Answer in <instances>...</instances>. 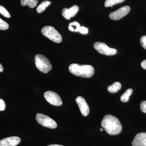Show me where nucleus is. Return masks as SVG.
Listing matches in <instances>:
<instances>
[{"label":"nucleus","mask_w":146,"mask_h":146,"mask_svg":"<svg viewBox=\"0 0 146 146\" xmlns=\"http://www.w3.org/2000/svg\"><path fill=\"white\" fill-rule=\"evenodd\" d=\"M103 128L110 135H116L121 133L122 127L119 120L115 116L107 115L104 117L101 122Z\"/></svg>","instance_id":"nucleus-1"},{"label":"nucleus","mask_w":146,"mask_h":146,"mask_svg":"<svg viewBox=\"0 0 146 146\" xmlns=\"http://www.w3.org/2000/svg\"><path fill=\"white\" fill-rule=\"evenodd\" d=\"M69 70L74 75L85 78L91 77L95 72L94 67L91 65H80L75 63L71 64Z\"/></svg>","instance_id":"nucleus-2"},{"label":"nucleus","mask_w":146,"mask_h":146,"mask_svg":"<svg viewBox=\"0 0 146 146\" xmlns=\"http://www.w3.org/2000/svg\"><path fill=\"white\" fill-rule=\"evenodd\" d=\"M35 60L36 68L42 73L47 74L52 69V65L50 60L43 55L36 54Z\"/></svg>","instance_id":"nucleus-3"},{"label":"nucleus","mask_w":146,"mask_h":146,"mask_svg":"<svg viewBox=\"0 0 146 146\" xmlns=\"http://www.w3.org/2000/svg\"><path fill=\"white\" fill-rule=\"evenodd\" d=\"M41 32L44 36L52 42L56 43H60L62 42V36L53 27L50 26L44 27Z\"/></svg>","instance_id":"nucleus-4"},{"label":"nucleus","mask_w":146,"mask_h":146,"mask_svg":"<svg viewBox=\"0 0 146 146\" xmlns=\"http://www.w3.org/2000/svg\"><path fill=\"white\" fill-rule=\"evenodd\" d=\"M36 119L39 124L45 127L51 129H55L57 127L56 123L47 115L37 113L36 115Z\"/></svg>","instance_id":"nucleus-5"},{"label":"nucleus","mask_w":146,"mask_h":146,"mask_svg":"<svg viewBox=\"0 0 146 146\" xmlns=\"http://www.w3.org/2000/svg\"><path fill=\"white\" fill-rule=\"evenodd\" d=\"M94 47L97 51L101 54L107 56H112L116 54L117 50L110 48L106 44L101 42H97L94 44Z\"/></svg>","instance_id":"nucleus-6"},{"label":"nucleus","mask_w":146,"mask_h":146,"mask_svg":"<svg viewBox=\"0 0 146 146\" xmlns=\"http://www.w3.org/2000/svg\"><path fill=\"white\" fill-rule=\"evenodd\" d=\"M44 97L47 101L52 105L60 106L63 103L59 95L53 91H46L44 94Z\"/></svg>","instance_id":"nucleus-7"},{"label":"nucleus","mask_w":146,"mask_h":146,"mask_svg":"<svg viewBox=\"0 0 146 146\" xmlns=\"http://www.w3.org/2000/svg\"><path fill=\"white\" fill-rule=\"evenodd\" d=\"M130 10V7L129 6H125L110 13L109 15L110 18L114 21H117L127 15Z\"/></svg>","instance_id":"nucleus-8"},{"label":"nucleus","mask_w":146,"mask_h":146,"mask_svg":"<svg viewBox=\"0 0 146 146\" xmlns=\"http://www.w3.org/2000/svg\"><path fill=\"white\" fill-rule=\"evenodd\" d=\"M75 100L82 115L84 117L88 116L90 112V109L85 99L82 97L78 96Z\"/></svg>","instance_id":"nucleus-9"},{"label":"nucleus","mask_w":146,"mask_h":146,"mask_svg":"<svg viewBox=\"0 0 146 146\" xmlns=\"http://www.w3.org/2000/svg\"><path fill=\"white\" fill-rule=\"evenodd\" d=\"M21 139L17 136H11L1 140L0 146H16L20 143Z\"/></svg>","instance_id":"nucleus-10"},{"label":"nucleus","mask_w":146,"mask_h":146,"mask_svg":"<svg viewBox=\"0 0 146 146\" xmlns=\"http://www.w3.org/2000/svg\"><path fill=\"white\" fill-rule=\"evenodd\" d=\"M79 7L77 5H74L70 9L64 8L62 11V15L65 19L69 20L76 16Z\"/></svg>","instance_id":"nucleus-11"},{"label":"nucleus","mask_w":146,"mask_h":146,"mask_svg":"<svg viewBox=\"0 0 146 146\" xmlns=\"http://www.w3.org/2000/svg\"><path fill=\"white\" fill-rule=\"evenodd\" d=\"M132 146H146V133L141 132L135 136L132 142Z\"/></svg>","instance_id":"nucleus-12"},{"label":"nucleus","mask_w":146,"mask_h":146,"mask_svg":"<svg viewBox=\"0 0 146 146\" xmlns=\"http://www.w3.org/2000/svg\"><path fill=\"white\" fill-rule=\"evenodd\" d=\"M121 87V84L119 82H116L112 84V85L108 86V90L110 93L115 94L117 92Z\"/></svg>","instance_id":"nucleus-13"},{"label":"nucleus","mask_w":146,"mask_h":146,"mask_svg":"<svg viewBox=\"0 0 146 146\" xmlns=\"http://www.w3.org/2000/svg\"><path fill=\"white\" fill-rule=\"evenodd\" d=\"M38 0H21V5L22 6H28L31 8H33L38 4Z\"/></svg>","instance_id":"nucleus-14"},{"label":"nucleus","mask_w":146,"mask_h":146,"mask_svg":"<svg viewBox=\"0 0 146 146\" xmlns=\"http://www.w3.org/2000/svg\"><path fill=\"white\" fill-rule=\"evenodd\" d=\"M51 4V2L48 1H45L40 3L36 8V11L38 13H42L44 12L47 7Z\"/></svg>","instance_id":"nucleus-15"},{"label":"nucleus","mask_w":146,"mask_h":146,"mask_svg":"<svg viewBox=\"0 0 146 146\" xmlns=\"http://www.w3.org/2000/svg\"><path fill=\"white\" fill-rule=\"evenodd\" d=\"M133 92V90L131 89H129L125 91L124 93L121 96L120 100L123 102H126L129 100V97Z\"/></svg>","instance_id":"nucleus-16"},{"label":"nucleus","mask_w":146,"mask_h":146,"mask_svg":"<svg viewBox=\"0 0 146 146\" xmlns=\"http://www.w3.org/2000/svg\"><path fill=\"white\" fill-rule=\"evenodd\" d=\"M80 27L79 23L75 21L69 24L68 29L71 31L77 32L79 31Z\"/></svg>","instance_id":"nucleus-17"},{"label":"nucleus","mask_w":146,"mask_h":146,"mask_svg":"<svg viewBox=\"0 0 146 146\" xmlns=\"http://www.w3.org/2000/svg\"><path fill=\"white\" fill-rule=\"evenodd\" d=\"M125 0H106L105 2V7H111L115 5L123 3Z\"/></svg>","instance_id":"nucleus-18"},{"label":"nucleus","mask_w":146,"mask_h":146,"mask_svg":"<svg viewBox=\"0 0 146 146\" xmlns=\"http://www.w3.org/2000/svg\"><path fill=\"white\" fill-rule=\"evenodd\" d=\"M0 13L7 18H10V14L6 9L2 6L0 5Z\"/></svg>","instance_id":"nucleus-19"},{"label":"nucleus","mask_w":146,"mask_h":146,"mask_svg":"<svg viewBox=\"0 0 146 146\" xmlns=\"http://www.w3.org/2000/svg\"><path fill=\"white\" fill-rule=\"evenodd\" d=\"M9 25L8 23L0 18V30L5 31L8 29Z\"/></svg>","instance_id":"nucleus-20"},{"label":"nucleus","mask_w":146,"mask_h":146,"mask_svg":"<svg viewBox=\"0 0 146 146\" xmlns=\"http://www.w3.org/2000/svg\"><path fill=\"white\" fill-rule=\"evenodd\" d=\"M140 43L141 46L146 50V35L142 36L140 39Z\"/></svg>","instance_id":"nucleus-21"},{"label":"nucleus","mask_w":146,"mask_h":146,"mask_svg":"<svg viewBox=\"0 0 146 146\" xmlns=\"http://www.w3.org/2000/svg\"><path fill=\"white\" fill-rule=\"evenodd\" d=\"M88 31H89L88 29L87 28L83 26L80 27L79 30V32H80V33L84 35L88 34Z\"/></svg>","instance_id":"nucleus-22"},{"label":"nucleus","mask_w":146,"mask_h":146,"mask_svg":"<svg viewBox=\"0 0 146 146\" xmlns=\"http://www.w3.org/2000/svg\"><path fill=\"white\" fill-rule=\"evenodd\" d=\"M141 111L144 113H146V101L142 102L140 105Z\"/></svg>","instance_id":"nucleus-23"},{"label":"nucleus","mask_w":146,"mask_h":146,"mask_svg":"<svg viewBox=\"0 0 146 146\" xmlns=\"http://www.w3.org/2000/svg\"><path fill=\"white\" fill-rule=\"evenodd\" d=\"M6 104L4 101L0 99V111H3L5 109Z\"/></svg>","instance_id":"nucleus-24"},{"label":"nucleus","mask_w":146,"mask_h":146,"mask_svg":"<svg viewBox=\"0 0 146 146\" xmlns=\"http://www.w3.org/2000/svg\"><path fill=\"white\" fill-rule=\"evenodd\" d=\"M141 67L144 69L146 70V59L143 60L141 63Z\"/></svg>","instance_id":"nucleus-25"},{"label":"nucleus","mask_w":146,"mask_h":146,"mask_svg":"<svg viewBox=\"0 0 146 146\" xmlns=\"http://www.w3.org/2000/svg\"><path fill=\"white\" fill-rule=\"evenodd\" d=\"M4 70L1 64L0 63V72H2Z\"/></svg>","instance_id":"nucleus-26"},{"label":"nucleus","mask_w":146,"mask_h":146,"mask_svg":"<svg viewBox=\"0 0 146 146\" xmlns=\"http://www.w3.org/2000/svg\"><path fill=\"white\" fill-rule=\"evenodd\" d=\"M47 146H63L61 145H56V144H54V145H48Z\"/></svg>","instance_id":"nucleus-27"},{"label":"nucleus","mask_w":146,"mask_h":146,"mask_svg":"<svg viewBox=\"0 0 146 146\" xmlns=\"http://www.w3.org/2000/svg\"><path fill=\"white\" fill-rule=\"evenodd\" d=\"M100 130L101 131H103V128H101L100 129Z\"/></svg>","instance_id":"nucleus-28"}]
</instances>
